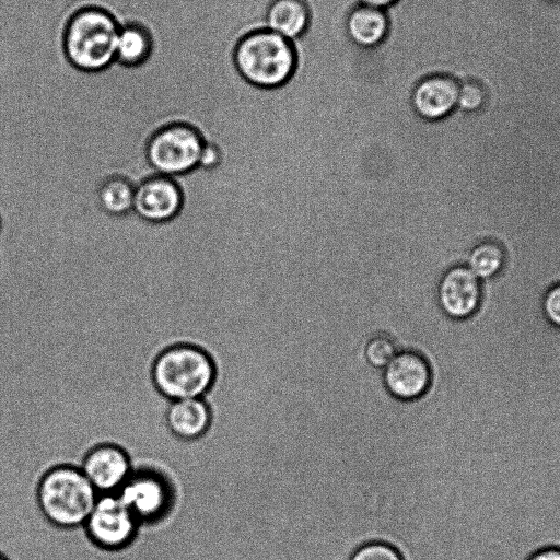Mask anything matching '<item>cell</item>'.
I'll list each match as a JSON object with an SVG mask.
<instances>
[{"mask_svg":"<svg viewBox=\"0 0 560 560\" xmlns=\"http://www.w3.org/2000/svg\"><path fill=\"white\" fill-rule=\"evenodd\" d=\"M18 529V527L13 530V533L7 538L4 539L3 541L0 542V550L5 548L7 546H9V544L19 535L18 532H15Z\"/></svg>","mask_w":560,"mask_h":560,"instance_id":"25","label":"cell"},{"mask_svg":"<svg viewBox=\"0 0 560 560\" xmlns=\"http://www.w3.org/2000/svg\"><path fill=\"white\" fill-rule=\"evenodd\" d=\"M217 370L211 357L198 346L176 343L162 350L153 360L150 377L155 390L167 401L206 397Z\"/></svg>","mask_w":560,"mask_h":560,"instance_id":"2","label":"cell"},{"mask_svg":"<svg viewBox=\"0 0 560 560\" xmlns=\"http://www.w3.org/2000/svg\"><path fill=\"white\" fill-rule=\"evenodd\" d=\"M246 2H247V1H246ZM247 4H248V2H247ZM248 7H249V4H248ZM249 8H250V7H249ZM250 9H252V8H250ZM252 11L254 12V10H253V9H252ZM254 13H255V12H254ZM255 14H256V15H258L257 13H255ZM258 16H259V15H258ZM259 18H260V16H259ZM261 19H265V18H261Z\"/></svg>","mask_w":560,"mask_h":560,"instance_id":"28","label":"cell"},{"mask_svg":"<svg viewBox=\"0 0 560 560\" xmlns=\"http://www.w3.org/2000/svg\"><path fill=\"white\" fill-rule=\"evenodd\" d=\"M0 560H10L5 555L0 552Z\"/></svg>","mask_w":560,"mask_h":560,"instance_id":"26","label":"cell"},{"mask_svg":"<svg viewBox=\"0 0 560 560\" xmlns=\"http://www.w3.org/2000/svg\"><path fill=\"white\" fill-rule=\"evenodd\" d=\"M526 560H560V547L546 546L530 553Z\"/></svg>","mask_w":560,"mask_h":560,"instance_id":"23","label":"cell"},{"mask_svg":"<svg viewBox=\"0 0 560 560\" xmlns=\"http://www.w3.org/2000/svg\"><path fill=\"white\" fill-rule=\"evenodd\" d=\"M458 80L459 95L457 109L468 114L480 110L488 100L485 85L472 77H462Z\"/></svg>","mask_w":560,"mask_h":560,"instance_id":"19","label":"cell"},{"mask_svg":"<svg viewBox=\"0 0 560 560\" xmlns=\"http://www.w3.org/2000/svg\"><path fill=\"white\" fill-rule=\"evenodd\" d=\"M398 352L396 342L385 334L373 336L364 347L365 360L378 370H383Z\"/></svg>","mask_w":560,"mask_h":560,"instance_id":"20","label":"cell"},{"mask_svg":"<svg viewBox=\"0 0 560 560\" xmlns=\"http://www.w3.org/2000/svg\"><path fill=\"white\" fill-rule=\"evenodd\" d=\"M151 47V37L144 27L139 24L120 26L116 61L126 66H138L148 59Z\"/></svg>","mask_w":560,"mask_h":560,"instance_id":"17","label":"cell"},{"mask_svg":"<svg viewBox=\"0 0 560 560\" xmlns=\"http://www.w3.org/2000/svg\"><path fill=\"white\" fill-rule=\"evenodd\" d=\"M120 26L106 11L88 8L69 21L65 51L69 61L83 71H100L116 60Z\"/></svg>","mask_w":560,"mask_h":560,"instance_id":"3","label":"cell"},{"mask_svg":"<svg viewBox=\"0 0 560 560\" xmlns=\"http://www.w3.org/2000/svg\"><path fill=\"white\" fill-rule=\"evenodd\" d=\"M383 380L392 396L400 400H413L428 390L431 370L420 353L401 350L383 369Z\"/></svg>","mask_w":560,"mask_h":560,"instance_id":"11","label":"cell"},{"mask_svg":"<svg viewBox=\"0 0 560 560\" xmlns=\"http://www.w3.org/2000/svg\"><path fill=\"white\" fill-rule=\"evenodd\" d=\"M398 0H358L362 5L385 10L396 3Z\"/></svg>","mask_w":560,"mask_h":560,"instance_id":"24","label":"cell"},{"mask_svg":"<svg viewBox=\"0 0 560 560\" xmlns=\"http://www.w3.org/2000/svg\"><path fill=\"white\" fill-rule=\"evenodd\" d=\"M245 1H246V0H245ZM246 3H247V2H246ZM247 5H248V4H247ZM250 10H252V9H250ZM252 12H253V11H252ZM253 13H254V12H253ZM254 14H255V13H254ZM255 15H256V14H255ZM256 16H258V15H256ZM258 18H259V16H258ZM260 19H261V18H260Z\"/></svg>","mask_w":560,"mask_h":560,"instance_id":"30","label":"cell"},{"mask_svg":"<svg viewBox=\"0 0 560 560\" xmlns=\"http://www.w3.org/2000/svg\"><path fill=\"white\" fill-rule=\"evenodd\" d=\"M240 74L249 83L265 89L288 81L295 68L292 42L267 28L244 36L234 51Z\"/></svg>","mask_w":560,"mask_h":560,"instance_id":"4","label":"cell"},{"mask_svg":"<svg viewBox=\"0 0 560 560\" xmlns=\"http://www.w3.org/2000/svg\"><path fill=\"white\" fill-rule=\"evenodd\" d=\"M0 228H1V220H0Z\"/></svg>","mask_w":560,"mask_h":560,"instance_id":"31","label":"cell"},{"mask_svg":"<svg viewBox=\"0 0 560 560\" xmlns=\"http://www.w3.org/2000/svg\"><path fill=\"white\" fill-rule=\"evenodd\" d=\"M542 313L550 325L560 328V283L546 292Z\"/></svg>","mask_w":560,"mask_h":560,"instance_id":"22","label":"cell"},{"mask_svg":"<svg viewBox=\"0 0 560 560\" xmlns=\"http://www.w3.org/2000/svg\"><path fill=\"white\" fill-rule=\"evenodd\" d=\"M545 1H548V2H553V1H557V0H545Z\"/></svg>","mask_w":560,"mask_h":560,"instance_id":"29","label":"cell"},{"mask_svg":"<svg viewBox=\"0 0 560 560\" xmlns=\"http://www.w3.org/2000/svg\"><path fill=\"white\" fill-rule=\"evenodd\" d=\"M205 141L186 124H171L158 130L147 147V159L159 175L175 177L198 167Z\"/></svg>","mask_w":560,"mask_h":560,"instance_id":"7","label":"cell"},{"mask_svg":"<svg viewBox=\"0 0 560 560\" xmlns=\"http://www.w3.org/2000/svg\"><path fill=\"white\" fill-rule=\"evenodd\" d=\"M244 1H245V0H244ZM245 3H246V2H245ZM246 5H247V3H246ZM247 7H248V5H247ZM248 10H249V12H250V13H252L256 19H258V20H262V19L257 18V16H256L252 11H250V9H249V8H248ZM262 21H264V20H262Z\"/></svg>","mask_w":560,"mask_h":560,"instance_id":"27","label":"cell"},{"mask_svg":"<svg viewBox=\"0 0 560 560\" xmlns=\"http://www.w3.org/2000/svg\"><path fill=\"white\" fill-rule=\"evenodd\" d=\"M349 560H402L399 551L385 542L373 541L360 546Z\"/></svg>","mask_w":560,"mask_h":560,"instance_id":"21","label":"cell"},{"mask_svg":"<svg viewBox=\"0 0 560 560\" xmlns=\"http://www.w3.org/2000/svg\"><path fill=\"white\" fill-rule=\"evenodd\" d=\"M459 80L447 73L421 79L411 95L415 112L423 119L440 120L457 109Z\"/></svg>","mask_w":560,"mask_h":560,"instance_id":"12","label":"cell"},{"mask_svg":"<svg viewBox=\"0 0 560 560\" xmlns=\"http://www.w3.org/2000/svg\"><path fill=\"white\" fill-rule=\"evenodd\" d=\"M177 492L167 472L141 465L135 467L117 494L143 528L160 526L171 516L179 498Z\"/></svg>","mask_w":560,"mask_h":560,"instance_id":"5","label":"cell"},{"mask_svg":"<svg viewBox=\"0 0 560 560\" xmlns=\"http://www.w3.org/2000/svg\"><path fill=\"white\" fill-rule=\"evenodd\" d=\"M137 185L122 176L113 175L102 180L97 191L101 208L108 214L122 215L132 211Z\"/></svg>","mask_w":560,"mask_h":560,"instance_id":"16","label":"cell"},{"mask_svg":"<svg viewBox=\"0 0 560 560\" xmlns=\"http://www.w3.org/2000/svg\"><path fill=\"white\" fill-rule=\"evenodd\" d=\"M346 30L353 44L362 48H373L385 39L388 19L384 10L358 4L347 18Z\"/></svg>","mask_w":560,"mask_h":560,"instance_id":"14","label":"cell"},{"mask_svg":"<svg viewBox=\"0 0 560 560\" xmlns=\"http://www.w3.org/2000/svg\"><path fill=\"white\" fill-rule=\"evenodd\" d=\"M505 260L503 247L492 240H486L470 249L466 266L483 282L497 277L503 270Z\"/></svg>","mask_w":560,"mask_h":560,"instance_id":"18","label":"cell"},{"mask_svg":"<svg viewBox=\"0 0 560 560\" xmlns=\"http://www.w3.org/2000/svg\"><path fill=\"white\" fill-rule=\"evenodd\" d=\"M310 11L303 0H272L267 8L265 28L293 40L306 30Z\"/></svg>","mask_w":560,"mask_h":560,"instance_id":"15","label":"cell"},{"mask_svg":"<svg viewBox=\"0 0 560 560\" xmlns=\"http://www.w3.org/2000/svg\"><path fill=\"white\" fill-rule=\"evenodd\" d=\"M82 530L95 549L117 553L131 547L141 526L117 493L98 494Z\"/></svg>","mask_w":560,"mask_h":560,"instance_id":"6","label":"cell"},{"mask_svg":"<svg viewBox=\"0 0 560 560\" xmlns=\"http://www.w3.org/2000/svg\"><path fill=\"white\" fill-rule=\"evenodd\" d=\"M182 202L177 183L156 174L137 185L132 211L147 222L164 223L176 217Z\"/></svg>","mask_w":560,"mask_h":560,"instance_id":"10","label":"cell"},{"mask_svg":"<svg viewBox=\"0 0 560 560\" xmlns=\"http://www.w3.org/2000/svg\"><path fill=\"white\" fill-rule=\"evenodd\" d=\"M481 281L466 265H456L444 272L436 291L442 312L453 319L471 317L480 306Z\"/></svg>","mask_w":560,"mask_h":560,"instance_id":"9","label":"cell"},{"mask_svg":"<svg viewBox=\"0 0 560 560\" xmlns=\"http://www.w3.org/2000/svg\"><path fill=\"white\" fill-rule=\"evenodd\" d=\"M80 469L98 494L117 493L135 469L130 453L114 442L91 446L81 457Z\"/></svg>","mask_w":560,"mask_h":560,"instance_id":"8","label":"cell"},{"mask_svg":"<svg viewBox=\"0 0 560 560\" xmlns=\"http://www.w3.org/2000/svg\"><path fill=\"white\" fill-rule=\"evenodd\" d=\"M35 494L44 520L63 532L81 529L98 497L80 467L72 464L47 469L37 482Z\"/></svg>","mask_w":560,"mask_h":560,"instance_id":"1","label":"cell"},{"mask_svg":"<svg viewBox=\"0 0 560 560\" xmlns=\"http://www.w3.org/2000/svg\"><path fill=\"white\" fill-rule=\"evenodd\" d=\"M212 413L205 397L170 400L164 411L167 431L175 439L192 443L206 435Z\"/></svg>","mask_w":560,"mask_h":560,"instance_id":"13","label":"cell"}]
</instances>
